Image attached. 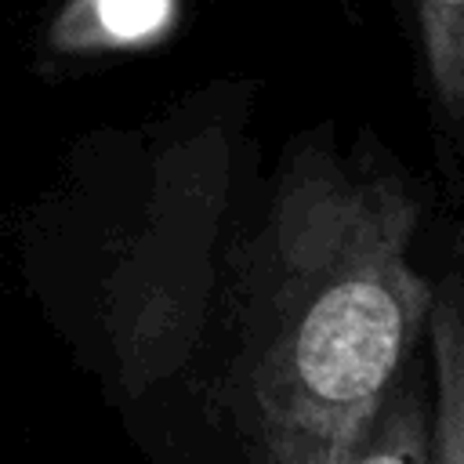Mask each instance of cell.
I'll use <instances>...</instances> for the list:
<instances>
[{
	"label": "cell",
	"instance_id": "cell-4",
	"mask_svg": "<svg viewBox=\"0 0 464 464\" xmlns=\"http://www.w3.org/2000/svg\"><path fill=\"white\" fill-rule=\"evenodd\" d=\"M348 464H435L431 399H424V384L413 362L384 395L377 417L359 435Z\"/></svg>",
	"mask_w": 464,
	"mask_h": 464
},
{
	"label": "cell",
	"instance_id": "cell-1",
	"mask_svg": "<svg viewBox=\"0 0 464 464\" xmlns=\"http://www.w3.org/2000/svg\"><path fill=\"white\" fill-rule=\"evenodd\" d=\"M246 218L221 294L254 464H348L428 330L424 196L381 141L337 145L323 123L283 145Z\"/></svg>",
	"mask_w": 464,
	"mask_h": 464
},
{
	"label": "cell",
	"instance_id": "cell-3",
	"mask_svg": "<svg viewBox=\"0 0 464 464\" xmlns=\"http://www.w3.org/2000/svg\"><path fill=\"white\" fill-rule=\"evenodd\" d=\"M431 355V457L464 464V265H446L428 312Z\"/></svg>",
	"mask_w": 464,
	"mask_h": 464
},
{
	"label": "cell",
	"instance_id": "cell-2",
	"mask_svg": "<svg viewBox=\"0 0 464 464\" xmlns=\"http://www.w3.org/2000/svg\"><path fill=\"white\" fill-rule=\"evenodd\" d=\"M442 181L464 192V0H399Z\"/></svg>",
	"mask_w": 464,
	"mask_h": 464
},
{
	"label": "cell",
	"instance_id": "cell-5",
	"mask_svg": "<svg viewBox=\"0 0 464 464\" xmlns=\"http://www.w3.org/2000/svg\"><path fill=\"white\" fill-rule=\"evenodd\" d=\"M167 0H72L54 22V44L65 51H91L130 44L156 29Z\"/></svg>",
	"mask_w": 464,
	"mask_h": 464
}]
</instances>
